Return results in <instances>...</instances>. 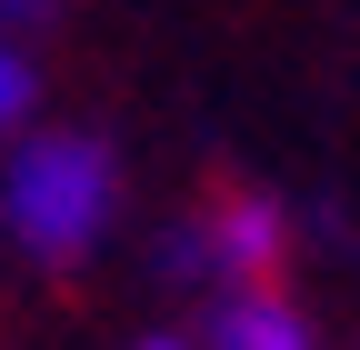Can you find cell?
Listing matches in <instances>:
<instances>
[{
    "instance_id": "cell-2",
    "label": "cell",
    "mask_w": 360,
    "mask_h": 350,
    "mask_svg": "<svg viewBox=\"0 0 360 350\" xmlns=\"http://www.w3.org/2000/svg\"><path fill=\"white\" fill-rule=\"evenodd\" d=\"M281 250H290V231H281V210H270L260 190H231V200L210 210V231H200V260H210V271H231L240 290H270Z\"/></svg>"
},
{
    "instance_id": "cell-3",
    "label": "cell",
    "mask_w": 360,
    "mask_h": 350,
    "mask_svg": "<svg viewBox=\"0 0 360 350\" xmlns=\"http://www.w3.org/2000/svg\"><path fill=\"white\" fill-rule=\"evenodd\" d=\"M210 350H310V320L281 290H231L220 320H210Z\"/></svg>"
},
{
    "instance_id": "cell-1",
    "label": "cell",
    "mask_w": 360,
    "mask_h": 350,
    "mask_svg": "<svg viewBox=\"0 0 360 350\" xmlns=\"http://www.w3.org/2000/svg\"><path fill=\"white\" fill-rule=\"evenodd\" d=\"M0 210H11L20 250L80 260L90 240H101V221H110V150L80 141V130H40V141H20L11 181H0Z\"/></svg>"
},
{
    "instance_id": "cell-5",
    "label": "cell",
    "mask_w": 360,
    "mask_h": 350,
    "mask_svg": "<svg viewBox=\"0 0 360 350\" xmlns=\"http://www.w3.org/2000/svg\"><path fill=\"white\" fill-rule=\"evenodd\" d=\"M141 350H191V340H141Z\"/></svg>"
},
{
    "instance_id": "cell-4",
    "label": "cell",
    "mask_w": 360,
    "mask_h": 350,
    "mask_svg": "<svg viewBox=\"0 0 360 350\" xmlns=\"http://www.w3.org/2000/svg\"><path fill=\"white\" fill-rule=\"evenodd\" d=\"M20 101H30V70H20V51H11V40H0V130L20 120Z\"/></svg>"
}]
</instances>
